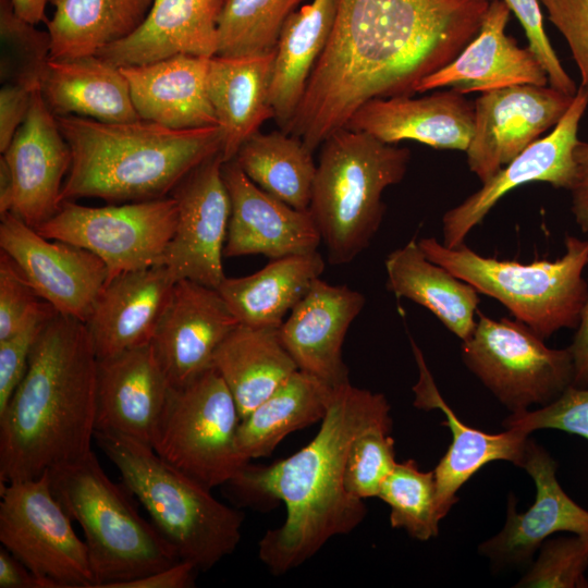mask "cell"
<instances>
[{"label":"cell","mask_w":588,"mask_h":588,"mask_svg":"<svg viewBox=\"0 0 588 588\" xmlns=\"http://www.w3.org/2000/svg\"><path fill=\"white\" fill-rule=\"evenodd\" d=\"M213 367L233 395L241 418L298 370L281 341L279 328L242 323L217 348Z\"/></svg>","instance_id":"obj_33"},{"label":"cell","mask_w":588,"mask_h":588,"mask_svg":"<svg viewBox=\"0 0 588 588\" xmlns=\"http://www.w3.org/2000/svg\"><path fill=\"white\" fill-rule=\"evenodd\" d=\"M199 572L192 563H177L144 577L113 584L110 588H189Z\"/></svg>","instance_id":"obj_49"},{"label":"cell","mask_w":588,"mask_h":588,"mask_svg":"<svg viewBox=\"0 0 588 588\" xmlns=\"http://www.w3.org/2000/svg\"><path fill=\"white\" fill-rule=\"evenodd\" d=\"M491 0H334L327 45L285 133L313 152L369 100L413 96L478 34Z\"/></svg>","instance_id":"obj_1"},{"label":"cell","mask_w":588,"mask_h":588,"mask_svg":"<svg viewBox=\"0 0 588 588\" xmlns=\"http://www.w3.org/2000/svg\"><path fill=\"white\" fill-rule=\"evenodd\" d=\"M0 248L57 313L84 323L88 320L109 280L102 259L77 245L42 236L11 212L1 216Z\"/></svg>","instance_id":"obj_14"},{"label":"cell","mask_w":588,"mask_h":588,"mask_svg":"<svg viewBox=\"0 0 588 588\" xmlns=\"http://www.w3.org/2000/svg\"><path fill=\"white\" fill-rule=\"evenodd\" d=\"M154 0H50V59L97 54L135 33Z\"/></svg>","instance_id":"obj_36"},{"label":"cell","mask_w":588,"mask_h":588,"mask_svg":"<svg viewBox=\"0 0 588 588\" xmlns=\"http://www.w3.org/2000/svg\"><path fill=\"white\" fill-rule=\"evenodd\" d=\"M390 507V524L411 537L427 541L439 532L433 470L422 471L417 462L395 463L378 497Z\"/></svg>","instance_id":"obj_39"},{"label":"cell","mask_w":588,"mask_h":588,"mask_svg":"<svg viewBox=\"0 0 588 588\" xmlns=\"http://www.w3.org/2000/svg\"><path fill=\"white\" fill-rule=\"evenodd\" d=\"M503 425L529 434L539 429H558L588 440V388L569 385L555 401L539 409L511 413Z\"/></svg>","instance_id":"obj_43"},{"label":"cell","mask_w":588,"mask_h":588,"mask_svg":"<svg viewBox=\"0 0 588 588\" xmlns=\"http://www.w3.org/2000/svg\"><path fill=\"white\" fill-rule=\"evenodd\" d=\"M310 211L332 265L353 261L381 226L383 192L407 172L411 151L342 127L321 144Z\"/></svg>","instance_id":"obj_5"},{"label":"cell","mask_w":588,"mask_h":588,"mask_svg":"<svg viewBox=\"0 0 588 588\" xmlns=\"http://www.w3.org/2000/svg\"><path fill=\"white\" fill-rule=\"evenodd\" d=\"M220 154L192 170L171 192L176 203L174 234L162 265L174 281L218 289L225 279L222 259L231 205Z\"/></svg>","instance_id":"obj_13"},{"label":"cell","mask_w":588,"mask_h":588,"mask_svg":"<svg viewBox=\"0 0 588 588\" xmlns=\"http://www.w3.org/2000/svg\"><path fill=\"white\" fill-rule=\"evenodd\" d=\"M52 306L39 297L16 262L0 250V340L26 327Z\"/></svg>","instance_id":"obj_44"},{"label":"cell","mask_w":588,"mask_h":588,"mask_svg":"<svg viewBox=\"0 0 588 588\" xmlns=\"http://www.w3.org/2000/svg\"><path fill=\"white\" fill-rule=\"evenodd\" d=\"M575 175L571 188V210L584 233H588V143L579 140L574 150Z\"/></svg>","instance_id":"obj_50"},{"label":"cell","mask_w":588,"mask_h":588,"mask_svg":"<svg viewBox=\"0 0 588 588\" xmlns=\"http://www.w3.org/2000/svg\"><path fill=\"white\" fill-rule=\"evenodd\" d=\"M324 267L318 250L290 255L270 260L252 274L225 277L218 291L240 323L280 328Z\"/></svg>","instance_id":"obj_31"},{"label":"cell","mask_w":588,"mask_h":588,"mask_svg":"<svg viewBox=\"0 0 588 588\" xmlns=\"http://www.w3.org/2000/svg\"><path fill=\"white\" fill-rule=\"evenodd\" d=\"M37 90V89H36ZM35 90L19 84H2L0 89V151L10 145L24 123Z\"/></svg>","instance_id":"obj_48"},{"label":"cell","mask_w":588,"mask_h":588,"mask_svg":"<svg viewBox=\"0 0 588 588\" xmlns=\"http://www.w3.org/2000/svg\"><path fill=\"white\" fill-rule=\"evenodd\" d=\"M511 10L491 0L475 38L448 65L424 78L416 93L453 88L466 95L515 85H549L536 54L505 33Z\"/></svg>","instance_id":"obj_23"},{"label":"cell","mask_w":588,"mask_h":588,"mask_svg":"<svg viewBox=\"0 0 588 588\" xmlns=\"http://www.w3.org/2000/svg\"><path fill=\"white\" fill-rule=\"evenodd\" d=\"M411 344L419 371L418 381L413 387L414 406L443 413L445 420L442 425L452 434L448 451L433 469L437 515L441 520L458 501L457 491L485 465L507 461L522 467L529 433L506 429L492 434L465 425L441 396L424 355L413 339Z\"/></svg>","instance_id":"obj_25"},{"label":"cell","mask_w":588,"mask_h":588,"mask_svg":"<svg viewBox=\"0 0 588 588\" xmlns=\"http://www.w3.org/2000/svg\"><path fill=\"white\" fill-rule=\"evenodd\" d=\"M564 244V255L553 261L522 264L481 256L464 243L449 248L434 237L418 241L429 260L499 301L543 340L576 329L588 299V240L567 234Z\"/></svg>","instance_id":"obj_8"},{"label":"cell","mask_w":588,"mask_h":588,"mask_svg":"<svg viewBox=\"0 0 588 588\" xmlns=\"http://www.w3.org/2000/svg\"><path fill=\"white\" fill-rule=\"evenodd\" d=\"M20 17L11 0H0L2 84H19L33 90L40 88L50 59V36Z\"/></svg>","instance_id":"obj_40"},{"label":"cell","mask_w":588,"mask_h":588,"mask_svg":"<svg viewBox=\"0 0 588 588\" xmlns=\"http://www.w3.org/2000/svg\"><path fill=\"white\" fill-rule=\"evenodd\" d=\"M572 344L568 346L573 356L576 388H588V299L583 308L579 323Z\"/></svg>","instance_id":"obj_52"},{"label":"cell","mask_w":588,"mask_h":588,"mask_svg":"<svg viewBox=\"0 0 588 588\" xmlns=\"http://www.w3.org/2000/svg\"><path fill=\"white\" fill-rule=\"evenodd\" d=\"M382 393L351 384L335 387L319 431L303 449L269 466L250 462L225 485L242 503L273 498L284 503L283 524L258 543V558L275 576L311 559L330 539L364 520V500L345 489L351 443L365 428L391 420Z\"/></svg>","instance_id":"obj_2"},{"label":"cell","mask_w":588,"mask_h":588,"mask_svg":"<svg viewBox=\"0 0 588 588\" xmlns=\"http://www.w3.org/2000/svg\"><path fill=\"white\" fill-rule=\"evenodd\" d=\"M1 156L11 176L8 212L36 229L59 210L63 179L72 163L71 148L39 89Z\"/></svg>","instance_id":"obj_18"},{"label":"cell","mask_w":588,"mask_h":588,"mask_svg":"<svg viewBox=\"0 0 588 588\" xmlns=\"http://www.w3.org/2000/svg\"><path fill=\"white\" fill-rule=\"evenodd\" d=\"M588 535L547 539L517 588H587Z\"/></svg>","instance_id":"obj_42"},{"label":"cell","mask_w":588,"mask_h":588,"mask_svg":"<svg viewBox=\"0 0 588 588\" xmlns=\"http://www.w3.org/2000/svg\"><path fill=\"white\" fill-rule=\"evenodd\" d=\"M97 356L84 322L57 313L0 414V487L76 463L91 450Z\"/></svg>","instance_id":"obj_3"},{"label":"cell","mask_w":588,"mask_h":588,"mask_svg":"<svg viewBox=\"0 0 588 588\" xmlns=\"http://www.w3.org/2000/svg\"><path fill=\"white\" fill-rule=\"evenodd\" d=\"M209 58L176 54L122 66L140 120L173 130L218 125L208 95Z\"/></svg>","instance_id":"obj_27"},{"label":"cell","mask_w":588,"mask_h":588,"mask_svg":"<svg viewBox=\"0 0 588 588\" xmlns=\"http://www.w3.org/2000/svg\"><path fill=\"white\" fill-rule=\"evenodd\" d=\"M365 296L347 285L315 280L279 328L281 341L297 368L332 388L350 382L342 347Z\"/></svg>","instance_id":"obj_22"},{"label":"cell","mask_w":588,"mask_h":588,"mask_svg":"<svg viewBox=\"0 0 588 588\" xmlns=\"http://www.w3.org/2000/svg\"><path fill=\"white\" fill-rule=\"evenodd\" d=\"M238 323L218 289L176 281L150 341L170 385L212 368L217 348Z\"/></svg>","instance_id":"obj_17"},{"label":"cell","mask_w":588,"mask_h":588,"mask_svg":"<svg viewBox=\"0 0 588 588\" xmlns=\"http://www.w3.org/2000/svg\"><path fill=\"white\" fill-rule=\"evenodd\" d=\"M387 287L431 311L445 328L463 341L475 328L479 304L477 290L443 267L429 260L412 240L390 253L384 261Z\"/></svg>","instance_id":"obj_32"},{"label":"cell","mask_w":588,"mask_h":588,"mask_svg":"<svg viewBox=\"0 0 588 588\" xmlns=\"http://www.w3.org/2000/svg\"><path fill=\"white\" fill-rule=\"evenodd\" d=\"M522 468L535 482L534 504L518 513L511 495L503 528L478 547L497 567L529 565L542 542L555 532L588 535V511L565 493L556 478V462L530 438Z\"/></svg>","instance_id":"obj_19"},{"label":"cell","mask_w":588,"mask_h":588,"mask_svg":"<svg viewBox=\"0 0 588 588\" xmlns=\"http://www.w3.org/2000/svg\"><path fill=\"white\" fill-rule=\"evenodd\" d=\"M176 219L172 196L103 207L65 200L53 217L35 230L47 238L94 253L106 264L111 280L162 265Z\"/></svg>","instance_id":"obj_11"},{"label":"cell","mask_w":588,"mask_h":588,"mask_svg":"<svg viewBox=\"0 0 588 588\" xmlns=\"http://www.w3.org/2000/svg\"><path fill=\"white\" fill-rule=\"evenodd\" d=\"M0 542L53 588H95L87 546L56 499L48 473L0 489Z\"/></svg>","instance_id":"obj_12"},{"label":"cell","mask_w":588,"mask_h":588,"mask_svg":"<svg viewBox=\"0 0 588 588\" xmlns=\"http://www.w3.org/2000/svg\"><path fill=\"white\" fill-rule=\"evenodd\" d=\"M477 315L471 336L462 342V359L511 413L548 405L573 384L569 347H548L519 320L492 319L479 309Z\"/></svg>","instance_id":"obj_10"},{"label":"cell","mask_w":588,"mask_h":588,"mask_svg":"<svg viewBox=\"0 0 588 588\" xmlns=\"http://www.w3.org/2000/svg\"><path fill=\"white\" fill-rule=\"evenodd\" d=\"M274 51L246 57L209 58L207 87L222 132L220 155L233 160L242 144L274 119L270 84Z\"/></svg>","instance_id":"obj_30"},{"label":"cell","mask_w":588,"mask_h":588,"mask_svg":"<svg viewBox=\"0 0 588 588\" xmlns=\"http://www.w3.org/2000/svg\"><path fill=\"white\" fill-rule=\"evenodd\" d=\"M222 177L231 212L224 257L264 255L270 260L318 250L320 232L309 210H298L254 184L234 160Z\"/></svg>","instance_id":"obj_20"},{"label":"cell","mask_w":588,"mask_h":588,"mask_svg":"<svg viewBox=\"0 0 588 588\" xmlns=\"http://www.w3.org/2000/svg\"><path fill=\"white\" fill-rule=\"evenodd\" d=\"M0 588H53L35 575L3 546L0 548Z\"/></svg>","instance_id":"obj_51"},{"label":"cell","mask_w":588,"mask_h":588,"mask_svg":"<svg viewBox=\"0 0 588 588\" xmlns=\"http://www.w3.org/2000/svg\"><path fill=\"white\" fill-rule=\"evenodd\" d=\"M241 416L215 369L172 388L151 449L208 489L225 485L250 462L236 441Z\"/></svg>","instance_id":"obj_9"},{"label":"cell","mask_w":588,"mask_h":588,"mask_svg":"<svg viewBox=\"0 0 588 588\" xmlns=\"http://www.w3.org/2000/svg\"><path fill=\"white\" fill-rule=\"evenodd\" d=\"M220 5L221 0H154L135 33L97 54L120 68L176 54L211 58L217 52Z\"/></svg>","instance_id":"obj_28"},{"label":"cell","mask_w":588,"mask_h":588,"mask_svg":"<svg viewBox=\"0 0 588 588\" xmlns=\"http://www.w3.org/2000/svg\"><path fill=\"white\" fill-rule=\"evenodd\" d=\"M50 0H11L15 13L25 21L37 25L47 22L46 7Z\"/></svg>","instance_id":"obj_53"},{"label":"cell","mask_w":588,"mask_h":588,"mask_svg":"<svg viewBox=\"0 0 588 588\" xmlns=\"http://www.w3.org/2000/svg\"><path fill=\"white\" fill-rule=\"evenodd\" d=\"M47 473L53 495L84 531L95 588H110L181 561L174 547L138 513L124 483L106 475L93 451Z\"/></svg>","instance_id":"obj_7"},{"label":"cell","mask_w":588,"mask_h":588,"mask_svg":"<svg viewBox=\"0 0 588 588\" xmlns=\"http://www.w3.org/2000/svg\"><path fill=\"white\" fill-rule=\"evenodd\" d=\"M549 21L564 37L588 96V0H539Z\"/></svg>","instance_id":"obj_47"},{"label":"cell","mask_w":588,"mask_h":588,"mask_svg":"<svg viewBox=\"0 0 588 588\" xmlns=\"http://www.w3.org/2000/svg\"><path fill=\"white\" fill-rule=\"evenodd\" d=\"M171 389L150 344L98 359L95 430L151 448Z\"/></svg>","instance_id":"obj_21"},{"label":"cell","mask_w":588,"mask_h":588,"mask_svg":"<svg viewBox=\"0 0 588 588\" xmlns=\"http://www.w3.org/2000/svg\"><path fill=\"white\" fill-rule=\"evenodd\" d=\"M334 0H313L285 20L274 49L270 102L274 120L286 131L305 93L311 71L331 33Z\"/></svg>","instance_id":"obj_34"},{"label":"cell","mask_w":588,"mask_h":588,"mask_svg":"<svg viewBox=\"0 0 588 588\" xmlns=\"http://www.w3.org/2000/svg\"><path fill=\"white\" fill-rule=\"evenodd\" d=\"M475 103L450 88L413 98H377L360 106L345 127L387 144L416 140L436 149L466 151L474 132Z\"/></svg>","instance_id":"obj_24"},{"label":"cell","mask_w":588,"mask_h":588,"mask_svg":"<svg viewBox=\"0 0 588 588\" xmlns=\"http://www.w3.org/2000/svg\"><path fill=\"white\" fill-rule=\"evenodd\" d=\"M392 419L377 422L360 431L348 449L344 485L354 498H377L380 487L393 469L394 440Z\"/></svg>","instance_id":"obj_41"},{"label":"cell","mask_w":588,"mask_h":588,"mask_svg":"<svg viewBox=\"0 0 588 588\" xmlns=\"http://www.w3.org/2000/svg\"><path fill=\"white\" fill-rule=\"evenodd\" d=\"M520 23L528 48L536 54L547 73L549 85L574 96L578 89L563 68L543 26V15L539 0H503Z\"/></svg>","instance_id":"obj_45"},{"label":"cell","mask_w":588,"mask_h":588,"mask_svg":"<svg viewBox=\"0 0 588 588\" xmlns=\"http://www.w3.org/2000/svg\"><path fill=\"white\" fill-rule=\"evenodd\" d=\"M331 385L296 370L247 416L237 428V446L248 461L269 456L291 432L324 418L333 395Z\"/></svg>","instance_id":"obj_35"},{"label":"cell","mask_w":588,"mask_h":588,"mask_svg":"<svg viewBox=\"0 0 588 588\" xmlns=\"http://www.w3.org/2000/svg\"><path fill=\"white\" fill-rule=\"evenodd\" d=\"M39 90L54 117L78 115L107 123L140 120L121 68L98 54L49 59Z\"/></svg>","instance_id":"obj_29"},{"label":"cell","mask_w":588,"mask_h":588,"mask_svg":"<svg viewBox=\"0 0 588 588\" xmlns=\"http://www.w3.org/2000/svg\"><path fill=\"white\" fill-rule=\"evenodd\" d=\"M259 188L298 210H308L317 166L313 151L284 131L257 132L234 159Z\"/></svg>","instance_id":"obj_37"},{"label":"cell","mask_w":588,"mask_h":588,"mask_svg":"<svg viewBox=\"0 0 588 588\" xmlns=\"http://www.w3.org/2000/svg\"><path fill=\"white\" fill-rule=\"evenodd\" d=\"M587 107L588 96L578 87L568 110L548 135L529 145L482 183L480 189L443 215L442 244L449 248L463 244L498 201L518 186L543 182L568 191L575 175L579 123Z\"/></svg>","instance_id":"obj_16"},{"label":"cell","mask_w":588,"mask_h":588,"mask_svg":"<svg viewBox=\"0 0 588 588\" xmlns=\"http://www.w3.org/2000/svg\"><path fill=\"white\" fill-rule=\"evenodd\" d=\"M302 0H221L216 56L273 52L282 26Z\"/></svg>","instance_id":"obj_38"},{"label":"cell","mask_w":588,"mask_h":588,"mask_svg":"<svg viewBox=\"0 0 588 588\" xmlns=\"http://www.w3.org/2000/svg\"><path fill=\"white\" fill-rule=\"evenodd\" d=\"M574 96L550 85H515L481 93L474 101V132L466 149L469 170L481 183L491 179L554 127Z\"/></svg>","instance_id":"obj_15"},{"label":"cell","mask_w":588,"mask_h":588,"mask_svg":"<svg viewBox=\"0 0 588 588\" xmlns=\"http://www.w3.org/2000/svg\"><path fill=\"white\" fill-rule=\"evenodd\" d=\"M174 283L163 265L109 280L85 322L97 358L150 344Z\"/></svg>","instance_id":"obj_26"},{"label":"cell","mask_w":588,"mask_h":588,"mask_svg":"<svg viewBox=\"0 0 588 588\" xmlns=\"http://www.w3.org/2000/svg\"><path fill=\"white\" fill-rule=\"evenodd\" d=\"M56 119L72 152L61 204L86 197L132 203L170 196L192 170L220 154L222 146L218 125L173 130L144 120Z\"/></svg>","instance_id":"obj_4"},{"label":"cell","mask_w":588,"mask_h":588,"mask_svg":"<svg viewBox=\"0 0 588 588\" xmlns=\"http://www.w3.org/2000/svg\"><path fill=\"white\" fill-rule=\"evenodd\" d=\"M94 439L182 561L205 572L236 549L243 513L217 500L210 489L148 445L97 430Z\"/></svg>","instance_id":"obj_6"},{"label":"cell","mask_w":588,"mask_h":588,"mask_svg":"<svg viewBox=\"0 0 588 588\" xmlns=\"http://www.w3.org/2000/svg\"><path fill=\"white\" fill-rule=\"evenodd\" d=\"M56 314L53 306H49L22 330L0 340V414L26 372L36 340Z\"/></svg>","instance_id":"obj_46"}]
</instances>
